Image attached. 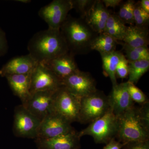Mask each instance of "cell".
Wrapping results in <instances>:
<instances>
[{
	"instance_id": "6da1fadb",
	"label": "cell",
	"mask_w": 149,
	"mask_h": 149,
	"mask_svg": "<svg viewBox=\"0 0 149 149\" xmlns=\"http://www.w3.org/2000/svg\"><path fill=\"white\" fill-rule=\"evenodd\" d=\"M117 141L126 144L149 140V104L134 106L118 117Z\"/></svg>"
},
{
	"instance_id": "7a4b0ae2",
	"label": "cell",
	"mask_w": 149,
	"mask_h": 149,
	"mask_svg": "<svg viewBox=\"0 0 149 149\" xmlns=\"http://www.w3.org/2000/svg\"><path fill=\"white\" fill-rule=\"evenodd\" d=\"M29 54L38 63L55 58L68 52L60 29L48 28L35 33L27 45Z\"/></svg>"
},
{
	"instance_id": "3957f363",
	"label": "cell",
	"mask_w": 149,
	"mask_h": 149,
	"mask_svg": "<svg viewBox=\"0 0 149 149\" xmlns=\"http://www.w3.org/2000/svg\"><path fill=\"white\" fill-rule=\"evenodd\" d=\"M60 30L69 52L74 56L87 54L91 52L92 43L98 35L85 19L70 15H68Z\"/></svg>"
},
{
	"instance_id": "277c9868",
	"label": "cell",
	"mask_w": 149,
	"mask_h": 149,
	"mask_svg": "<svg viewBox=\"0 0 149 149\" xmlns=\"http://www.w3.org/2000/svg\"><path fill=\"white\" fill-rule=\"evenodd\" d=\"M118 127V118L110 108L105 114L79 132V136L81 138L91 136L97 143L106 144L116 138Z\"/></svg>"
},
{
	"instance_id": "5b68a950",
	"label": "cell",
	"mask_w": 149,
	"mask_h": 149,
	"mask_svg": "<svg viewBox=\"0 0 149 149\" xmlns=\"http://www.w3.org/2000/svg\"><path fill=\"white\" fill-rule=\"evenodd\" d=\"M109 109L108 96L97 90L81 99L78 122L91 123L105 114Z\"/></svg>"
},
{
	"instance_id": "8992f818",
	"label": "cell",
	"mask_w": 149,
	"mask_h": 149,
	"mask_svg": "<svg viewBox=\"0 0 149 149\" xmlns=\"http://www.w3.org/2000/svg\"><path fill=\"white\" fill-rule=\"evenodd\" d=\"M81 99L62 85L54 94L52 113L71 123L78 122Z\"/></svg>"
},
{
	"instance_id": "52a82bcc",
	"label": "cell",
	"mask_w": 149,
	"mask_h": 149,
	"mask_svg": "<svg viewBox=\"0 0 149 149\" xmlns=\"http://www.w3.org/2000/svg\"><path fill=\"white\" fill-rule=\"evenodd\" d=\"M41 120L22 104L15 107L13 131L16 137L36 139Z\"/></svg>"
},
{
	"instance_id": "ba28073f",
	"label": "cell",
	"mask_w": 149,
	"mask_h": 149,
	"mask_svg": "<svg viewBox=\"0 0 149 149\" xmlns=\"http://www.w3.org/2000/svg\"><path fill=\"white\" fill-rule=\"evenodd\" d=\"M72 9L71 0H54L41 8L38 15L48 24V28L60 29Z\"/></svg>"
},
{
	"instance_id": "9c48e42d",
	"label": "cell",
	"mask_w": 149,
	"mask_h": 149,
	"mask_svg": "<svg viewBox=\"0 0 149 149\" xmlns=\"http://www.w3.org/2000/svg\"><path fill=\"white\" fill-rule=\"evenodd\" d=\"M71 123L52 113L41 120L36 139H48L64 135L75 130Z\"/></svg>"
},
{
	"instance_id": "30bf717a",
	"label": "cell",
	"mask_w": 149,
	"mask_h": 149,
	"mask_svg": "<svg viewBox=\"0 0 149 149\" xmlns=\"http://www.w3.org/2000/svg\"><path fill=\"white\" fill-rule=\"evenodd\" d=\"M62 85L74 95L80 99L95 92V80L91 73L78 70L65 78Z\"/></svg>"
},
{
	"instance_id": "8fae6325",
	"label": "cell",
	"mask_w": 149,
	"mask_h": 149,
	"mask_svg": "<svg viewBox=\"0 0 149 149\" xmlns=\"http://www.w3.org/2000/svg\"><path fill=\"white\" fill-rule=\"evenodd\" d=\"M62 85L61 80L41 63H37L31 72L30 94L38 91H56Z\"/></svg>"
},
{
	"instance_id": "7c38bea8",
	"label": "cell",
	"mask_w": 149,
	"mask_h": 149,
	"mask_svg": "<svg viewBox=\"0 0 149 149\" xmlns=\"http://www.w3.org/2000/svg\"><path fill=\"white\" fill-rule=\"evenodd\" d=\"M56 91H38L33 93L22 105L42 120L48 114L52 113L54 94Z\"/></svg>"
},
{
	"instance_id": "4fadbf2b",
	"label": "cell",
	"mask_w": 149,
	"mask_h": 149,
	"mask_svg": "<svg viewBox=\"0 0 149 149\" xmlns=\"http://www.w3.org/2000/svg\"><path fill=\"white\" fill-rule=\"evenodd\" d=\"M128 82L113 86L108 96L110 108L117 118L135 106L128 91Z\"/></svg>"
},
{
	"instance_id": "5bb4252c",
	"label": "cell",
	"mask_w": 149,
	"mask_h": 149,
	"mask_svg": "<svg viewBox=\"0 0 149 149\" xmlns=\"http://www.w3.org/2000/svg\"><path fill=\"white\" fill-rule=\"evenodd\" d=\"M79 132L70 133L48 139H36L37 149H80Z\"/></svg>"
},
{
	"instance_id": "9a60e30c",
	"label": "cell",
	"mask_w": 149,
	"mask_h": 149,
	"mask_svg": "<svg viewBox=\"0 0 149 149\" xmlns=\"http://www.w3.org/2000/svg\"><path fill=\"white\" fill-rule=\"evenodd\" d=\"M40 63L53 72L61 81L79 70L74 56L69 52Z\"/></svg>"
},
{
	"instance_id": "2e32d148",
	"label": "cell",
	"mask_w": 149,
	"mask_h": 149,
	"mask_svg": "<svg viewBox=\"0 0 149 149\" xmlns=\"http://www.w3.org/2000/svg\"><path fill=\"white\" fill-rule=\"evenodd\" d=\"M38 63L29 54L16 57L3 66L0 70V75L6 77L12 74H28L32 72Z\"/></svg>"
},
{
	"instance_id": "e0dca14e",
	"label": "cell",
	"mask_w": 149,
	"mask_h": 149,
	"mask_svg": "<svg viewBox=\"0 0 149 149\" xmlns=\"http://www.w3.org/2000/svg\"><path fill=\"white\" fill-rule=\"evenodd\" d=\"M111 12L101 0H95L85 20L88 25L97 34L103 32Z\"/></svg>"
},
{
	"instance_id": "ac0fdd59",
	"label": "cell",
	"mask_w": 149,
	"mask_h": 149,
	"mask_svg": "<svg viewBox=\"0 0 149 149\" xmlns=\"http://www.w3.org/2000/svg\"><path fill=\"white\" fill-rule=\"evenodd\" d=\"M31 72L28 74H12L6 77L15 95L24 104L30 96Z\"/></svg>"
},
{
	"instance_id": "d6986e66",
	"label": "cell",
	"mask_w": 149,
	"mask_h": 149,
	"mask_svg": "<svg viewBox=\"0 0 149 149\" xmlns=\"http://www.w3.org/2000/svg\"><path fill=\"white\" fill-rule=\"evenodd\" d=\"M119 45L130 48L148 47L149 44L148 28H141L135 25L127 26L125 36Z\"/></svg>"
},
{
	"instance_id": "ffe728a7",
	"label": "cell",
	"mask_w": 149,
	"mask_h": 149,
	"mask_svg": "<svg viewBox=\"0 0 149 149\" xmlns=\"http://www.w3.org/2000/svg\"><path fill=\"white\" fill-rule=\"evenodd\" d=\"M100 55L102 61L104 75L109 77L112 86H115L118 84L116 76V68L124 54L120 51L116 50Z\"/></svg>"
},
{
	"instance_id": "44dd1931",
	"label": "cell",
	"mask_w": 149,
	"mask_h": 149,
	"mask_svg": "<svg viewBox=\"0 0 149 149\" xmlns=\"http://www.w3.org/2000/svg\"><path fill=\"white\" fill-rule=\"evenodd\" d=\"M127 27L116 14L111 12L103 32L113 37L118 42H122Z\"/></svg>"
},
{
	"instance_id": "7402d4cb",
	"label": "cell",
	"mask_w": 149,
	"mask_h": 149,
	"mask_svg": "<svg viewBox=\"0 0 149 149\" xmlns=\"http://www.w3.org/2000/svg\"><path fill=\"white\" fill-rule=\"evenodd\" d=\"M119 42L113 37L102 32L98 34L91 46L92 50L98 51L100 54L109 53L116 49Z\"/></svg>"
},
{
	"instance_id": "603a6c76",
	"label": "cell",
	"mask_w": 149,
	"mask_h": 149,
	"mask_svg": "<svg viewBox=\"0 0 149 149\" xmlns=\"http://www.w3.org/2000/svg\"><path fill=\"white\" fill-rule=\"evenodd\" d=\"M129 74L128 82L136 84L141 77L148 71L149 60H143L135 61H128Z\"/></svg>"
},
{
	"instance_id": "cb8c5ba5",
	"label": "cell",
	"mask_w": 149,
	"mask_h": 149,
	"mask_svg": "<svg viewBox=\"0 0 149 149\" xmlns=\"http://www.w3.org/2000/svg\"><path fill=\"white\" fill-rule=\"evenodd\" d=\"M125 53V56L128 61H135L143 60H149V50L148 47L130 48L121 45Z\"/></svg>"
},
{
	"instance_id": "d4e9b609",
	"label": "cell",
	"mask_w": 149,
	"mask_h": 149,
	"mask_svg": "<svg viewBox=\"0 0 149 149\" xmlns=\"http://www.w3.org/2000/svg\"><path fill=\"white\" fill-rule=\"evenodd\" d=\"M135 3L134 1L128 0L120 5V9L116 14L125 24L134 25L133 11Z\"/></svg>"
},
{
	"instance_id": "484cf974",
	"label": "cell",
	"mask_w": 149,
	"mask_h": 149,
	"mask_svg": "<svg viewBox=\"0 0 149 149\" xmlns=\"http://www.w3.org/2000/svg\"><path fill=\"white\" fill-rule=\"evenodd\" d=\"M133 19L135 26L141 28H148L149 13L141 7L139 1L135 3L133 11Z\"/></svg>"
},
{
	"instance_id": "4316f807",
	"label": "cell",
	"mask_w": 149,
	"mask_h": 149,
	"mask_svg": "<svg viewBox=\"0 0 149 149\" xmlns=\"http://www.w3.org/2000/svg\"><path fill=\"white\" fill-rule=\"evenodd\" d=\"M95 2V0H71L72 9H74L80 17L83 19H85Z\"/></svg>"
},
{
	"instance_id": "83f0119b",
	"label": "cell",
	"mask_w": 149,
	"mask_h": 149,
	"mask_svg": "<svg viewBox=\"0 0 149 149\" xmlns=\"http://www.w3.org/2000/svg\"><path fill=\"white\" fill-rule=\"evenodd\" d=\"M128 83V92L130 97L134 103H137L142 105L148 102L146 96L143 91L134 84Z\"/></svg>"
},
{
	"instance_id": "f1b7e54d",
	"label": "cell",
	"mask_w": 149,
	"mask_h": 149,
	"mask_svg": "<svg viewBox=\"0 0 149 149\" xmlns=\"http://www.w3.org/2000/svg\"><path fill=\"white\" fill-rule=\"evenodd\" d=\"M129 74V65L128 61L125 57L124 55L123 56L119 63L118 65L116 71V78L125 79Z\"/></svg>"
},
{
	"instance_id": "f546056e",
	"label": "cell",
	"mask_w": 149,
	"mask_h": 149,
	"mask_svg": "<svg viewBox=\"0 0 149 149\" xmlns=\"http://www.w3.org/2000/svg\"><path fill=\"white\" fill-rule=\"evenodd\" d=\"M122 149H149V140L127 143Z\"/></svg>"
},
{
	"instance_id": "4dcf8cb0",
	"label": "cell",
	"mask_w": 149,
	"mask_h": 149,
	"mask_svg": "<svg viewBox=\"0 0 149 149\" xmlns=\"http://www.w3.org/2000/svg\"><path fill=\"white\" fill-rule=\"evenodd\" d=\"M7 40L4 32L0 28V56L3 55L7 52Z\"/></svg>"
},
{
	"instance_id": "1f68e13d",
	"label": "cell",
	"mask_w": 149,
	"mask_h": 149,
	"mask_svg": "<svg viewBox=\"0 0 149 149\" xmlns=\"http://www.w3.org/2000/svg\"><path fill=\"white\" fill-rule=\"evenodd\" d=\"M125 145L116 140V139H113L106 144L103 149H122Z\"/></svg>"
},
{
	"instance_id": "d6a6232c",
	"label": "cell",
	"mask_w": 149,
	"mask_h": 149,
	"mask_svg": "<svg viewBox=\"0 0 149 149\" xmlns=\"http://www.w3.org/2000/svg\"><path fill=\"white\" fill-rule=\"evenodd\" d=\"M104 6L107 8L109 7L115 8L120 5L123 1L121 0H102Z\"/></svg>"
},
{
	"instance_id": "836d02e7",
	"label": "cell",
	"mask_w": 149,
	"mask_h": 149,
	"mask_svg": "<svg viewBox=\"0 0 149 149\" xmlns=\"http://www.w3.org/2000/svg\"><path fill=\"white\" fill-rule=\"evenodd\" d=\"M141 7L145 11L149 13V0H142L139 1Z\"/></svg>"
},
{
	"instance_id": "e575fe53",
	"label": "cell",
	"mask_w": 149,
	"mask_h": 149,
	"mask_svg": "<svg viewBox=\"0 0 149 149\" xmlns=\"http://www.w3.org/2000/svg\"><path fill=\"white\" fill-rule=\"evenodd\" d=\"M17 1L24 3H27L31 2V1H29V0H18V1Z\"/></svg>"
}]
</instances>
